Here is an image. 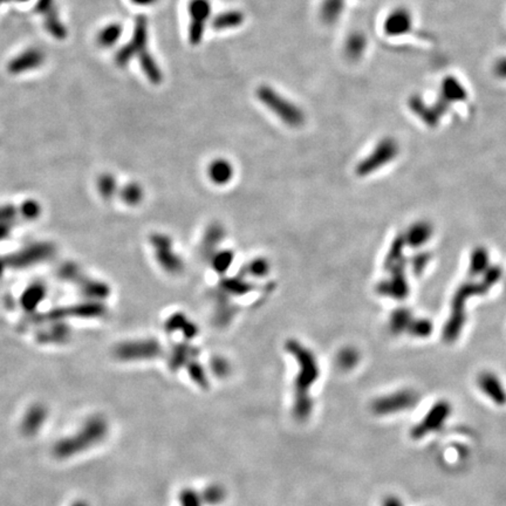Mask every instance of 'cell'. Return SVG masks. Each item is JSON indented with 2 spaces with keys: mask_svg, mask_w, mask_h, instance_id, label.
<instances>
[{
  "mask_svg": "<svg viewBox=\"0 0 506 506\" xmlns=\"http://www.w3.org/2000/svg\"><path fill=\"white\" fill-rule=\"evenodd\" d=\"M285 347L287 352L294 356L299 367L294 381L296 398L293 405V415L298 420H306L312 413L313 400L309 395V389L319 378V366L314 354L306 348L303 344L296 340H289Z\"/></svg>",
  "mask_w": 506,
  "mask_h": 506,
  "instance_id": "cell-1",
  "label": "cell"
},
{
  "mask_svg": "<svg viewBox=\"0 0 506 506\" xmlns=\"http://www.w3.org/2000/svg\"><path fill=\"white\" fill-rule=\"evenodd\" d=\"M108 434V420L103 415H93L83 422L74 434L61 438L54 444L53 456L61 460L78 456L91 448L99 445Z\"/></svg>",
  "mask_w": 506,
  "mask_h": 506,
  "instance_id": "cell-2",
  "label": "cell"
},
{
  "mask_svg": "<svg viewBox=\"0 0 506 506\" xmlns=\"http://www.w3.org/2000/svg\"><path fill=\"white\" fill-rule=\"evenodd\" d=\"M148 25H147V19L143 16L138 17L136 20L135 32H134V38L132 41L123 47L118 54V63L121 66H125L128 63L129 60L134 58V56H138L140 61H141V67L145 76L153 83L158 85L163 80V74L158 63L155 61L152 54L147 50V43H148Z\"/></svg>",
  "mask_w": 506,
  "mask_h": 506,
  "instance_id": "cell-3",
  "label": "cell"
},
{
  "mask_svg": "<svg viewBox=\"0 0 506 506\" xmlns=\"http://www.w3.org/2000/svg\"><path fill=\"white\" fill-rule=\"evenodd\" d=\"M257 98L289 127L296 128L304 125L305 114L303 110L293 102L280 95L279 93L270 86H260L259 88L257 89Z\"/></svg>",
  "mask_w": 506,
  "mask_h": 506,
  "instance_id": "cell-4",
  "label": "cell"
},
{
  "mask_svg": "<svg viewBox=\"0 0 506 506\" xmlns=\"http://www.w3.org/2000/svg\"><path fill=\"white\" fill-rule=\"evenodd\" d=\"M453 411L454 408L451 402L445 398H440L435 402L434 405L428 409L423 418L415 424L414 427H411L409 430L411 440H421L443 429L448 420L451 418Z\"/></svg>",
  "mask_w": 506,
  "mask_h": 506,
  "instance_id": "cell-5",
  "label": "cell"
},
{
  "mask_svg": "<svg viewBox=\"0 0 506 506\" xmlns=\"http://www.w3.org/2000/svg\"><path fill=\"white\" fill-rule=\"evenodd\" d=\"M420 394L411 388H403L375 398L371 411L376 416H393L411 411L418 406Z\"/></svg>",
  "mask_w": 506,
  "mask_h": 506,
  "instance_id": "cell-6",
  "label": "cell"
},
{
  "mask_svg": "<svg viewBox=\"0 0 506 506\" xmlns=\"http://www.w3.org/2000/svg\"><path fill=\"white\" fill-rule=\"evenodd\" d=\"M161 354V344L155 339L122 342L114 348V356L123 362L153 360Z\"/></svg>",
  "mask_w": 506,
  "mask_h": 506,
  "instance_id": "cell-7",
  "label": "cell"
},
{
  "mask_svg": "<svg viewBox=\"0 0 506 506\" xmlns=\"http://www.w3.org/2000/svg\"><path fill=\"white\" fill-rule=\"evenodd\" d=\"M398 142L393 138H383L375 147L374 150L358 163L356 167V174L358 176L371 175L383 165H388L389 162L393 161L398 156Z\"/></svg>",
  "mask_w": 506,
  "mask_h": 506,
  "instance_id": "cell-8",
  "label": "cell"
},
{
  "mask_svg": "<svg viewBox=\"0 0 506 506\" xmlns=\"http://www.w3.org/2000/svg\"><path fill=\"white\" fill-rule=\"evenodd\" d=\"M155 257L163 270L170 274H178L185 269V264L181 257L177 256L172 249V240L170 237L163 234H155L150 237Z\"/></svg>",
  "mask_w": 506,
  "mask_h": 506,
  "instance_id": "cell-9",
  "label": "cell"
},
{
  "mask_svg": "<svg viewBox=\"0 0 506 506\" xmlns=\"http://www.w3.org/2000/svg\"><path fill=\"white\" fill-rule=\"evenodd\" d=\"M190 26L189 41L191 45H198L203 39L205 24L211 16V4L209 0H191L189 3Z\"/></svg>",
  "mask_w": 506,
  "mask_h": 506,
  "instance_id": "cell-10",
  "label": "cell"
},
{
  "mask_svg": "<svg viewBox=\"0 0 506 506\" xmlns=\"http://www.w3.org/2000/svg\"><path fill=\"white\" fill-rule=\"evenodd\" d=\"M56 247L52 244L39 243L27 247L23 251L16 253L10 258H7L6 263L9 267H26L40 263L43 260L48 259L54 254Z\"/></svg>",
  "mask_w": 506,
  "mask_h": 506,
  "instance_id": "cell-11",
  "label": "cell"
},
{
  "mask_svg": "<svg viewBox=\"0 0 506 506\" xmlns=\"http://www.w3.org/2000/svg\"><path fill=\"white\" fill-rule=\"evenodd\" d=\"M477 387L493 405L500 408L505 407L506 387L496 373L490 371L480 373L477 376Z\"/></svg>",
  "mask_w": 506,
  "mask_h": 506,
  "instance_id": "cell-12",
  "label": "cell"
},
{
  "mask_svg": "<svg viewBox=\"0 0 506 506\" xmlns=\"http://www.w3.org/2000/svg\"><path fill=\"white\" fill-rule=\"evenodd\" d=\"M48 418V409L43 403H34L24 414L20 423V431L26 438L36 436Z\"/></svg>",
  "mask_w": 506,
  "mask_h": 506,
  "instance_id": "cell-13",
  "label": "cell"
},
{
  "mask_svg": "<svg viewBox=\"0 0 506 506\" xmlns=\"http://www.w3.org/2000/svg\"><path fill=\"white\" fill-rule=\"evenodd\" d=\"M402 267H403L402 263L398 264L394 269H391L393 270L391 279L385 280V282L378 284V292L380 294L396 298V299H402V298L407 296L409 287H408L407 280L403 277Z\"/></svg>",
  "mask_w": 506,
  "mask_h": 506,
  "instance_id": "cell-14",
  "label": "cell"
},
{
  "mask_svg": "<svg viewBox=\"0 0 506 506\" xmlns=\"http://www.w3.org/2000/svg\"><path fill=\"white\" fill-rule=\"evenodd\" d=\"M413 27V17L407 9H396L386 19L385 32L387 36H405Z\"/></svg>",
  "mask_w": 506,
  "mask_h": 506,
  "instance_id": "cell-15",
  "label": "cell"
},
{
  "mask_svg": "<svg viewBox=\"0 0 506 506\" xmlns=\"http://www.w3.org/2000/svg\"><path fill=\"white\" fill-rule=\"evenodd\" d=\"M200 349L187 344H178L171 349L168 358V367L172 371H178L182 367H187L192 360L197 358Z\"/></svg>",
  "mask_w": 506,
  "mask_h": 506,
  "instance_id": "cell-16",
  "label": "cell"
},
{
  "mask_svg": "<svg viewBox=\"0 0 506 506\" xmlns=\"http://www.w3.org/2000/svg\"><path fill=\"white\" fill-rule=\"evenodd\" d=\"M165 329L167 332H182V334L187 339H192L198 334L197 326L194 322L187 319V316L182 313H175L168 320L165 321Z\"/></svg>",
  "mask_w": 506,
  "mask_h": 506,
  "instance_id": "cell-17",
  "label": "cell"
},
{
  "mask_svg": "<svg viewBox=\"0 0 506 506\" xmlns=\"http://www.w3.org/2000/svg\"><path fill=\"white\" fill-rule=\"evenodd\" d=\"M234 176V168L230 162L224 158H217L209 165V177L215 185H227Z\"/></svg>",
  "mask_w": 506,
  "mask_h": 506,
  "instance_id": "cell-18",
  "label": "cell"
},
{
  "mask_svg": "<svg viewBox=\"0 0 506 506\" xmlns=\"http://www.w3.org/2000/svg\"><path fill=\"white\" fill-rule=\"evenodd\" d=\"M105 306H102L99 301H89V303L80 304L78 306H73L69 309H61V318L67 316H80V318H96L105 314Z\"/></svg>",
  "mask_w": 506,
  "mask_h": 506,
  "instance_id": "cell-19",
  "label": "cell"
},
{
  "mask_svg": "<svg viewBox=\"0 0 506 506\" xmlns=\"http://www.w3.org/2000/svg\"><path fill=\"white\" fill-rule=\"evenodd\" d=\"M245 16L242 11L230 10L218 16L211 20V26L215 31H225L236 29L244 23Z\"/></svg>",
  "mask_w": 506,
  "mask_h": 506,
  "instance_id": "cell-20",
  "label": "cell"
},
{
  "mask_svg": "<svg viewBox=\"0 0 506 506\" xmlns=\"http://www.w3.org/2000/svg\"><path fill=\"white\" fill-rule=\"evenodd\" d=\"M431 234H433V227L430 224L421 222V223L414 224L408 230L405 242L409 247H420L430 239Z\"/></svg>",
  "mask_w": 506,
  "mask_h": 506,
  "instance_id": "cell-21",
  "label": "cell"
},
{
  "mask_svg": "<svg viewBox=\"0 0 506 506\" xmlns=\"http://www.w3.org/2000/svg\"><path fill=\"white\" fill-rule=\"evenodd\" d=\"M254 289L252 284L249 283L244 278L240 277H232V278H225L220 284V291L225 293L227 296H245L247 293L252 292Z\"/></svg>",
  "mask_w": 506,
  "mask_h": 506,
  "instance_id": "cell-22",
  "label": "cell"
},
{
  "mask_svg": "<svg viewBox=\"0 0 506 506\" xmlns=\"http://www.w3.org/2000/svg\"><path fill=\"white\" fill-rule=\"evenodd\" d=\"M215 298L217 299V307H216V322L220 326H225L232 320L236 309L234 306L230 303V300L227 299V296L225 293L222 292L218 289L217 292L215 293Z\"/></svg>",
  "mask_w": 506,
  "mask_h": 506,
  "instance_id": "cell-23",
  "label": "cell"
},
{
  "mask_svg": "<svg viewBox=\"0 0 506 506\" xmlns=\"http://www.w3.org/2000/svg\"><path fill=\"white\" fill-rule=\"evenodd\" d=\"M43 56L39 51L30 50L11 63V72L18 73L39 66L43 63Z\"/></svg>",
  "mask_w": 506,
  "mask_h": 506,
  "instance_id": "cell-24",
  "label": "cell"
},
{
  "mask_svg": "<svg viewBox=\"0 0 506 506\" xmlns=\"http://www.w3.org/2000/svg\"><path fill=\"white\" fill-rule=\"evenodd\" d=\"M45 296H46V287L43 286V284H33L21 296V306L26 311H34L40 304L43 303Z\"/></svg>",
  "mask_w": 506,
  "mask_h": 506,
  "instance_id": "cell-25",
  "label": "cell"
},
{
  "mask_svg": "<svg viewBox=\"0 0 506 506\" xmlns=\"http://www.w3.org/2000/svg\"><path fill=\"white\" fill-rule=\"evenodd\" d=\"M71 338V329L63 324H56L52 329H47L38 336L41 344H63Z\"/></svg>",
  "mask_w": 506,
  "mask_h": 506,
  "instance_id": "cell-26",
  "label": "cell"
},
{
  "mask_svg": "<svg viewBox=\"0 0 506 506\" xmlns=\"http://www.w3.org/2000/svg\"><path fill=\"white\" fill-rule=\"evenodd\" d=\"M487 287L482 284H473L467 283L462 285L460 289L457 291L456 294H455L454 300H453V307L454 309H460L462 311L463 309V304L467 298H470L471 296H475V294H483V293L487 292Z\"/></svg>",
  "mask_w": 506,
  "mask_h": 506,
  "instance_id": "cell-27",
  "label": "cell"
},
{
  "mask_svg": "<svg viewBox=\"0 0 506 506\" xmlns=\"http://www.w3.org/2000/svg\"><path fill=\"white\" fill-rule=\"evenodd\" d=\"M366 46H367V38L360 32H355L346 40V56H348L349 59H360L365 52Z\"/></svg>",
  "mask_w": 506,
  "mask_h": 506,
  "instance_id": "cell-28",
  "label": "cell"
},
{
  "mask_svg": "<svg viewBox=\"0 0 506 506\" xmlns=\"http://www.w3.org/2000/svg\"><path fill=\"white\" fill-rule=\"evenodd\" d=\"M455 312L451 316V319L445 324L443 329V338L447 342H454L460 334V331L463 329L465 322V316L463 314V309H454Z\"/></svg>",
  "mask_w": 506,
  "mask_h": 506,
  "instance_id": "cell-29",
  "label": "cell"
},
{
  "mask_svg": "<svg viewBox=\"0 0 506 506\" xmlns=\"http://www.w3.org/2000/svg\"><path fill=\"white\" fill-rule=\"evenodd\" d=\"M344 5H345V0H324L320 10L322 21L327 25L336 23L341 16Z\"/></svg>",
  "mask_w": 506,
  "mask_h": 506,
  "instance_id": "cell-30",
  "label": "cell"
},
{
  "mask_svg": "<svg viewBox=\"0 0 506 506\" xmlns=\"http://www.w3.org/2000/svg\"><path fill=\"white\" fill-rule=\"evenodd\" d=\"M224 229L220 224H211L204 236L202 251L204 254H212L215 247L223 240Z\"/></svg>",
  "mask_w": 506,
  "mask_h": 506,
  "instance_id": "cell-31",
  "label": "cell"
},
{
  "mask_svg": "<svg viewBox=\"0 0 506 506\" xmlns=\"http://www.w3.org/2000/svg\"><path fill=\"white\" fill-rule=\"evenodd\" d=\"M81 289L85 293L86 296L91 299L99 301V300L105 299L109 296L110 289L108 285L99 280H86L81 284Z\"/></svg>",
  "mask_w": 506,
  "mask_h": 506,
  "instance_id": "cell-32",
  "label": "cell"
},
{
  "mask_svg": "<svg viewBox=\"0 0 506 506\" xmlns=\"http://www.w3.org/2000/svg\"><path fill=\"white\" fill-rule=\"evenodd\" d=\"M234 259V254L232 251H220V252L211 254V265L216 272L222 274L230 269Z\"/></svg>",
  "mask_w": 506,
  "mask_h": 506,
  "instance_id": "cell-33",
  "label": "cell"
},
{
  "mask_svg": "<svg viewBox=\"0 0 506 506\" xmlns=\"http://www.w3.org/2000/svg\"><path fill=\"white\" fill-rule=\"evenodd\" d=\"M489 269V253L480 247L473 251L471 256L470 273L477 276L480 273L485 272Z\"/></svg>",
  "mask_w": 506,
  "mask_h": 506,
  "instance_id": "cell-34",
  "label": "cell"
},
{
  "mask_svg": "<svg viewBox=\"0 0 506 506\" xmlns=\"http://www.w3.org/2000/svg\"><path fill=\"white\" fill-rule=\"evenodd\" d=\"M143 196H145L143 189L138 183H129L122 187L121 200L128 205H138V203H141Z\"/></svg>",
  "mask_w": 506,
  "mask_h": 506,
  "instance_id": "cell-35",
  "label": "cell"
},
{
  "mask_svg": "<svg viewBox=\"0 0 506 506\" xmlns=\"http://www.w3.org/2000/svg\"><path fill=\"white\" fill-rule=\"evenodd\" d=\"M98 190L102 198L105 200H110L118 191V182H116L115 176L112 174H103L100 176L98 181Z\"/></svg>",
  "mask_w": 506,
  "mask_h": 506,
  "instance_id": "cell-36",
  "label": "cell"
},
{
  "mask_svg": "<svg viewBox=\"0 0 506 506\" xmlns=\"http://www.w3.org/2000/svg\"><path fill=\"white\" fill-rule=\"evenodd\" d=\"M358 360H360V354L358 351L349 347V348L342 349L341 352L339 353L336 362L342 371H351L358 365Z\"/></svg>",
  "mask_w": 506,
  "mask_h": 506,
  "instance_id": "cell-37",
  "label": "cell"
},
{
  "mask_svg": "<svg viewBox=\"0 0 506 506\" xmlns=\"http://www.w3.org/2000/svg\"><path fill=\"white\" fill-rule=\"evenodd\" d=\"M122 34V27L118 24L105 26L99 33V43L101 46L109 47L118 43Z\"/></svg>",
  "mask_w": 506,
  "mask_h": 506,
  "instance_id": "cell-38",
  "label": "cell"
},
{
  "mask_svg": "<svg viewBox=\"0 0 506 506\" xmlns=\"http://www.w3.org/2000/svg\"><path fill=\"white\" fill-rule=\"evenodd\" d=\"M411 314L408 309H400L391 314V327L394 333H400L411 325Z\"/></svg>",
  "mask_w": 506,
  "mask_h": 506,
  "instance_id": "cell-39",
  "label": "cell"
},
{
  "mask_svg": "<svg viewBox=\"0 0 506 506\" xmlns=\"http://www.w3.org/2000/svg\"><path fill=\"white\" fill-rule=\"evenodd\" d=\"M201 497L204 503L209 504V505H217L225 500L227 491L220 485H210L207 489H204Z\"/></svg>",
  "mask_w": 506,
  "mask_h": 506,
  "instance_id": "cell-40",
  "label": "cell"
},
{
  "mask_svg": "<svg viewBox=\"0 0 506 506\" xmlns=\"http://www.w3.org/2000/svg\"><path fill=\"white\" fill-rule=\"evenodd\" d=\"M244 270L249 276L254 277V278H263L269 274L270 264L264 258H257V259L251 260Z\"/></svg>",
  "mask_w": 506,
  "mask_h": 506,
  "instance_id": "cell-41",
  "label": "cell"
},
{
  "mask_svg": "<svg viewBox=\"0 0 506 506\" xmlns=\"http://www.w3.org/2000/svg\"><path fill=\"white\" fill-rule=\"evenodd\" d=\"M187 368L189 369V374H190L191 378H192L200 387H202V388H207L209 381H207V375H205L203 367H202L196 360H192V361L187 366Z\"/></svg>",
  "mask_w": 506,
  "mask_h": 506,
  "instance_id": "cell-42",
  "label": "cell"
},
{
  "mask_svg": "<svg viewBox=\"0 0 506 506\" xmlns=\"http://www.w3.org/2000/svg\"><path fill=\"white\" fill-rule=\"evenodd\" d=\"M18 211L24 220H34L41 214V207L38 202L29 200V201L24 202L23 205L20 207V209H18Z\"/></svg>",
  "mask_w": 506,
  "mask_h": 506,
  "instance_id": "cell-43",
  "label": "cell"
},
{
  "mask_svg": "<svg viewBox=\"0 0 506 506\" xmlns=\"http://www.w3.org/2000/svg\"><path fill=\"white\" fill-rule=\"evenodd\" d=\"M407 329L411 336L425 338V336H429L433 332V325L428 320H418V321L415 322L411 321Z\"/></svg>",
  "mask_w": 506,
  "mask_h": 506,
  "instance_id": "cell-44",
  "label": "cell"
},
{
  "mask_svg": "<svg viewBox=\"0 0 506 506\" xmlns=\"http://www.w3.org/2000/svg\"><path fill=\"white\" fill-rule=\"evenodd\" d=\"M180 503L181 506H202L203 500L201 495H198L194 490L185 489L180 493Z\"/></svg>",
  "mask_w": 506,
  "mask_h": 506,
  "instance_id": "cell-45",
  "label": "cell"
},
{
  "mask_svg": "<svg viewBox=\"0 0 506 506\" xmlns=\"http://www.w3.org/2000/svg\"><path fill=\"white\" fill-rule=\"evenodd\" d=\"M59 276L63 279L78 280L80 278L79 267L76 264L66 263L59 269Z\"/></svg>",
  "mask_w": 506,
  "mask_h": 506,
  "instance_id": "cell-46",
  "label": "cell"
},
{
  "mask_svg": "<svg viewBox=\"0 0 506 506\" xmlns=\"http://www.w3.org/2000/svg\"><path fill=\"white\" fill-rule=\"evenodd\" d=\"M211 369L214 371V374L217 375V376H227L230 371V365L227 363V360L223 358H214L211 360Z\"/></svg>",
  "mask_w": 506,
  "mask_h": 506,
  "instance_id": "cell-47",
  "label": "cell"
},
{
  "mask_svg": "<svg viewBox=\"0 0 506 506\" xmlns=\"http://www.w3.org/2000/svg\"><path fill=\"white\" fill-rule=\"evenodd\" d=\"M18 214L19 211L14 205L0 207V223H12Z\"/></svg>",
  "mask_w": 506,
  "mask_h": 506,
  "instance_id": "cell-48",
  "label": "cell"
},
{
  "mask_svg": "<svg viewBox=\"0 0 506 506\" xmlns=\"http://www.w3.org/2000/svg\"><path fill=\"white\" fill-rule=\"evenodd\" d=\"M430 258V254L428 252H423L415 257L414 260H413V269H414V272L416 273V274H421L424 269H425V267H427L428 263H429Z\"/></svg>",
  "mask_w": 506,
  "mask_h": 506,
  "instance_id": "cell-49",
  "label": "cell"
},
{
  "mask_svg": "<svg viewBox=\"0 0 506 506\" xmlns=\"http://www.w3.org/2000/svg\"><path fill=\"white\" fill-rule=\"evenodd\" d=\"M381 506H406L405 502L398 496L389 495L382 500Z\"/></svg>",
  "mask_w": 506,
  "mask_h": 506,
  "instance_id": "cell-50",
  "label": "cell"
},
{
  "mask_svg": "<svg viewBox=\"0 0 506 506\" xmlns=\"http://www.w3.org/2000/svg\"><path fill=\"white\" fill-rule=\"evenodd\" d=\"M495 74L500 79H506V58L498 60L495 65Z\"/></svg>",
  "mask_w": 506,
  "mask_h": 506,
  "instance_id": "cell-51",
  "label": "cell"
},
{
  "mask_svg": "<svg viewBox=\"0 0 506 506\" xmlns=\"http://www.w3.org/2000/svg\"><path fill=\"white\" fill-rule=\"evenodd\" d=\"M12 223H0V240H4L11 234Z\"/></svg>",
  "mask_w": 506,
  "mask_h": 506,
  "instance_id": "cell-52",
  "label": "cell"
},
{
  "mask_svg": "<svg viewBox=\"0 0 506 506\" xmlns=\"http://www.w3.org/2000/svg\"><path fill=\"white\" fill-rule=\"evenodd\" d=\"M130 1L136 5H141V6H149V5L156 3L158 0H130Z\"/></svg>",
  "mask_w": 506,
  "mask_h": 506,
  "instance_id": "cell-53",
  "label": "cell"
},
{
  "mask_svg": "<svg viewBox=\"0 0 506 506\" xmlns=\"http://www.w3.org/2000/svg\"><path fill=\"white\" fill-rule=\"evenodd\" d=\"M71 506H91V504L87 500H76L74 503L71 504Z\"/></svg>",
  "mask_w": 506,
  "mask_h": 506,
  "instance_id": "cell-54",
  "label": "cell"
},
{
  "mask_svg": "<svg viewBox=\"0 0 506 506\" xmlns=\"http://www.w3.org/2000/svg\"><path fill=\"white\" fill-rule=\"evenodd\" d=\"M7 267V263H6V259L5 260H0V274L4 272V270H5V267Z\"/></svg>",
  "mask_w": 506,
  "mask_h": 506,
  "instance_id": "cell-55",
  "label": "cell"
}]
</instances>
